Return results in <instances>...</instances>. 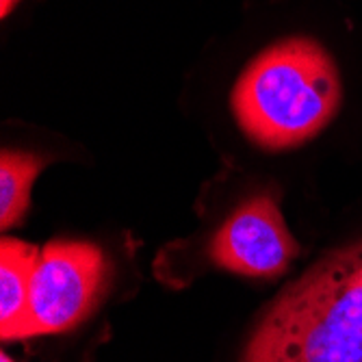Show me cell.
Instances as JSON below:
<instances>
[{"label":"cell","instance_id":"cell-3","mask_svg":"<svg viewBox=\"0 0 362 362\" xmlns=\"http://www.w3.org/2000/svg\"><path fill=\"white\" fill-rule=\"evenodd\" d=\"M107 256L89 243L54 239L40 250L26 319L18 341L76 327L98 304L107 280Z\"/></svg>","mask_w":362,"mask_h":362},{"label":"cell","instance_id":"cell-5","mask_svg":"<svg viewBox=\"0 0 362 362\" xmlns=\"http://www.w3.org/2000/svg\"><path fill=\"white\" fill-rule=\"evenodd\" d=\"M40 250L26 241L3 237L0 243V337L18 341L28 310L30 282Z\"/></svg>","mask_w":362,"mask_h":362},{"label":"cell","instance_id":"cell-1","mask_svg":"<svg viewBox=\"0 0 362 362\" xmlns=\"http://www.w3.org/2000/svg\"><path fill=\"white\" fill-rule=\"evenodd\" d=\"M241 362H362V241L293 280L260 319Z\"/></svg>","mask_w":362,"mask_h":362},{"label":"cell","instance_id":"cell-7","mask_svg":"<svg viewBox=\"0 0 362 362\" xmlns=\"http://www.w3.org/2000/svg\"><path fill=\"white\" fill-rule=\"evenodd\" d=\"M18 3V0H3V16H7L11 11V7Z\"/></svg>","mask_w":362,"mask_h":362},{"label":"cell","instance_id":"cell-4","mask_svg":"<svg viewBox=\"0 0 362 362\" xmlns=\"http://www.w3.org/2000/svg\"><path fill=\"white\" fill-rule=\"evenodd\" d=\"M300 245L272 195H254L230 215L213 239L215 265L247 278H276L298 258Z\"/></svg>","mask_w":362,"mask_h":362},{"label":"cell","instance_id":"cell-6","mask_svg":"<svg viewBox=\"0 0 362 362\" xmlns=\"http://www.w3.org/2000/svg\"><path fill=\"white\" fill-rule=\"evenodd\" d=\"M46 158L35 152L3 150L0 154V226L16 228L28 213L30 189Z\"/></svg>","mask_w":362,"mask_h":362},{"label":"cell","instance_id":"cell-8","mask_svg":"<svg viewBox=\"0 0 362 362\" xmlns=\"http://www.w3.org/2000/svg\"><path fill=\"white\" fill-rule=\"evenodd\" d=\"M0 362H13L7 354H3V356H0Z\"/></svg>","mask_w":362,"mask_h":362},{"label":"cell","instance_id":"cell-2","mask_svg":"<svg viewBox=\"0 0 362 362\" xmlns=\"http://www.w3.org/2000/svg\"><path fill=\"white\" fill-rule=\"evenodd\" d=\"M343 87L334 59L308 37L272 44L250 61L233 89V113L265 150L298 148L334 119Z\"/></svg>","mask_w":362,"mask_h":362}]
</instances>
